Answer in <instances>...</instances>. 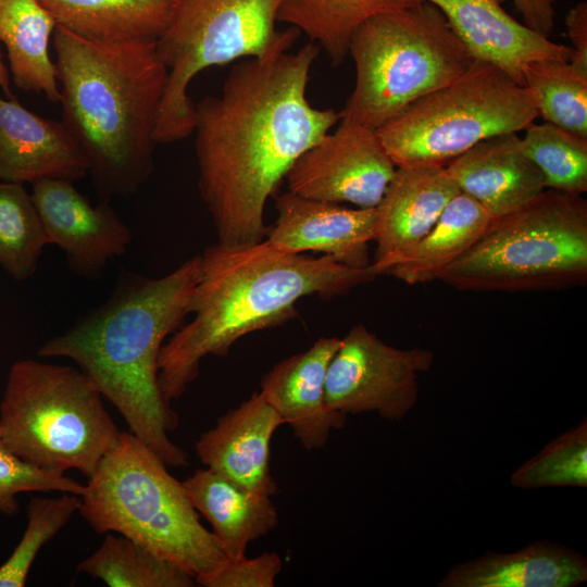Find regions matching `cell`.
I'll list each match as a JSON object with an SVG mask.
<instances>
[{"label": "cell", "instance_id": "12", "mask_svg": "<svg viewBox=\"0 0 587 587\" xmlns=\"http://www.w3.org/2000/svg\"><path fill=\"white\" fill-rule=\"evenodd\" d=\"M396 170L375 129L340 120L333 133L298 158L285 178L288 190L299 196L375 208Z\"/></svg>", "mask_w": 587, "mask_h": 587}, {"label": "cell", "instance_id": "4", "mask_svg": "<svg viewBox=\"0 0 587 587\" xmlns=\"http://www.w3.org/2000/svg\"><path fill=\"white\" fill-rule=\"evenodd\" d=\"M62 123L84 152L99 199L135 195L153 171L167 83L157 42H102L57 26Z\"/></svg>", "mask_w": 587, "mask_h": 587}, {"label": "cell", "instance_id": "15", "mask_svg": "<svg viewBox=\"0 0 587 587\" xmlns=\"http://www.w3.org/2000/svg\"><path fill=\"white\" fill-rule=\"evenodd\" d=\"M459 192L445 165L397 167L375 207L376 250L371 266L378 276L427 235Z\"/></svg>", "mask_w": 587, "mask_h": 587}, {"label": "cell", "instance_id": "2", "mask_svg": "<svg viewBox=\"0 0 587 587\" xmlns=\"http://www.w3.org/2000/svg\"><path fill=\"white\" fill-rule=\"evenodd\" d=\"M200 264L199 254L160 278L123 271L103 303L38 349L39 357L74 361L167 466L186 465L187 457L168 436L178 415L160 387L159 355L184 325Z\"/></svg>", "mask_w": 587, "mask_h": 587}, {"label": "cell", "instance_id": "3", "mask_svg": "<svg viewBox=\"0 0 587 587\" xmlns=\"http://www.w3.org/2000/svg\"><path fill=\"white\" fill-rule=\"evenodd\" d=\"M200 258L187 305L193 317L171 335L159 355V383L168 403L198 377L204 358L224 357L241 337L292 320L301 298L347 295L378 276L371 265L358 268L325 254L285 253L266 240L217 242Z\"/></svg>", "mask_w": 587, "mask_h": 587}, {"label": "cell", "instance_id": "8", "mask_svg": "<svg viewBox=\"0 0 587 587\" xmlns=\"http://www.w3.org/2000/svg\"><path fill=\"white\" fill-rule=\"evenodd\" d=\"M102 398L78 367L17 361L0 402V438L35 466L89 477L121 433Z\"/></svg>", "mask_w": 587, "mask_h": 587}, {"label": "cell", "instance_id": "19", "mask_svg": "<svg viewBox=\"0 0 587 587\" xmlns=\"http://www.w3.org/2000/svg\"><path fill=\"white\" fill-rule=\"evenodd\" d=\"M88 171L84 152L62 121L45 118L12 98L0 97V182H75Z\"/></svg>", "mask_w": 587, "mask_h": 587}, {"label": "cell", "instance_id": "9", "mask_svg": "<svg viewBox=\"0 0 587 587\" xmlns=\"http://www.w3.org/2000/svg\"><path fill=\"white\" fill-rule=\"evenodd\" d=\"M282 0H176L171 21L157 40L167 68L155 141L171 143L192 135L196 107L188 96L203 70L239 59L290 49L300 30H277Z\"/></svg>", "mask_w": 587, "mask_h": 587}, {"label": "cell", "instance_id": "20", "mask_svg": "<svg viewBox=\"0 0 587 587\" xmlns=\"http://www.w3.org/2000/svg\"><path fill=\"white\" fill-rule=\"evenodd\" d=\"M519 133L485 139L445 167L460 192L497 218L526 205L542 191L545 179L521 148Z\"/></svg>", "mask_w": 587, "mask_h": 587}, {"label": "cell", "instance_id": "31", "mask_svg": "<svg viewBox=\"0 0 587 587\" xmlns=\"http://www.w3.org/2000/svg\"><path fill=\"white\" fill-rule=\"evenodd\" d=\"M516 488L587 487V419L547 444L510 477Z\"/></svg>", "mask_w": 587, "mask_h": 587}, {"label": "cell", "instance_id": "10", "mask_svg": "<svg viewBox=\"0 0 587 587\" xmlns=\"http://www.w3.org/2000/svg\"><path fill=\"white\" fill-rule=\"evenodd\" d=\"M538 117L532 91L474 60L450 84L420 98L376 132L397 167L448 162L490 137L521 133Z\"/></svg>", "mask_w": 587, "mask_h": 587}, {"label": "cell", "instance_id": "25", "mask_svg": "<svg viewBox=\"0 0 587 587\" xmlns=\"http://www.w3.org/2000/svg\"><path fill=\"white\" fill-rule=\"evenodd\" d=\"M495 217L470 196L459 192L433 228L385 272L408 285L438 280L489 228Z\"/></svg>", "mask_w": 587, "mask_h": 587}, {"label": "cell", "instance_id": "17", "mask_svg": "<svg viewBox=\"0 0 587 587\" xmlns=\"http://www.w3.org/2000/svg\"><path fill=\"white\" fill-rule=\"evenodd\" d=\"M437 7L474 60L490 63L523 85V71L534 61H570L572 49L552 41L502 7L504 0H417ZM524 86V85H523Z\"/></svg>", "mask_w": 587, "mask_h": 587}, {"label": "cell", "instance_id": "24", "mask_svg": "<svg viewBox=\"0 0 587 587\" xmlns=\"http://www.w3.org/2000/svg\"><path fill=\"white\" fill-rule=\"evenodd\" d=\"M58 24L39 0H0V40L13 82L26 92L60 103V87L49 49Z\"/></svg>", "mask_w": 587, "mask_h": 587}, {"label": "cell", "instance_id": "6", "mask_svg": "<svg viewBox=\"0 0 587 587\" xmlns=\"http://www.w3.org/2000/svg\"><path fill=\"white\" fill-rule=\"evenodd\" d=\"M355 83L340 120L377 130L474 62L442 12L427 1L376 14L353 33Z\"/></svg>", "mask_w": 587, "mask_h": 587}, {"label": "cell", "instance_id": "1", "mask_svg": "<svg viewBox=\"0 0 587 587\" xmlns=\"http://www.w3.org/2000/svg\"><path fill=\"white\" fill-rule=\"evenodd\" d=\"M320 47L279 49L233 66L216 96L196 104L198 186L218 241L264 239V209L298 158L340 121L307 97Z\"/></svg>", "mask_w": 587, "mask_h": 587}, {"label": "cell", "instance_id": "14", "mask_svg": "<svg viewBox=\"0 0 587 587\" xmlns=\"http://www.w3.org/2000/svg\"><path fill=\"white\" fill-rule=\"evenodd\" d=\"M277 218L266 233L276 250L298 254L321 252L358 268L371 265L375 208H348L287 191L276 198Z\"/></svg>", "mask_w": 587, "mask_h": 587}, {"label": "cell", "instance_id": "34", "mask_svg": "<svg viewBox=\"0 0 587 587\" xmlns=\"http://www.w3.org/2000/svg\"><path fill=\"white\" fill-rule=\"evenodd\" d=\"M282 570L280 555L264 552L254 558L228 560L218 570L196 582L204 587H273Z\"/></svg>", "mask_w": 587, "mask_h": 587}, {"label": "cell", "instance_id": "29", "mask_svg": "<svg viewBox=\"0 0 587 587\" xmlns=\"http://www.w3.org/2000/svg\"><path fill=\"white\" fill-rule=\"evenodd\" d=\"M49 245L30 193L0 182V265L16 280L32 277Z\"/></svg>", "mask_w": 587, "mask_h": 587}, {"label": "cell", "instance_id": "13", "mask_svg": "<svg viewBox=\"0 0 587 587\" xmlns=\"http://www.w3.org/2000/svg\"><path fill=\"white\" fill-rule=\"evenodd\" d=\"M65 179H42L32 184V198L49 245L65 254L70 270L78 277H102L108 263L123 255L134 235L110 200L92 205Z\"/></svg>", "mask_w": 587, "mask_h": 587}, {"label": "cell", "instance_id": "37", "mask_svg": "<svg viewBox=\"0 0 587 587\" xmlns=\"http://www.w3.org/2000/svg\"><path fill=\"white\" fill-rule=\"evenodd\" d=\"M9 72H8V68L5 67L3 61H2V57H1V52H0V88L4 90V92L11 97V92H10V87H9Z\"/></svg>", "mask_w": 587, "mask_h": 587}, {"label": "cell", "instance_id": "5", "mask_svg": "<svg viewBox=\"0 0 587 587\" xmlns=\"http://www.w3.org/2000/svg\"><path fill=\"white\" fill-rule=\"evenodd\" d=\"M78 513L98 534L123 535L196 580L228 559L200 522L183 482L130 432H121L80 495Z\"/></svg>", "mask_w": 587, "mask_h": 587}, {"label": "cell", "instance_id": "33", "mask_svg": "<svg viewBox=\"0 0 587 587\" xmlns=\"http://www.w3.org/2000/svg\"><path fill=\"white\" fill-rule=\"evenodd\" d=\"M85 485L64 473L35 466L14 454L0 438V512L14 515L21 492H68L80 496Z\"/></svg>", "mask_w": 587, "mask_h": 587}, {"label": "cell", "instance_id": "7", "mask_svg": "<svg viewBox=\"0 0 587 587\" xmlns=\"http://www.w3.org/2000/svg\"><path fill=\"white\" fill-rule=\"evenodd\" d=\"M438 280L461 291H540L585 286L587 201L546 189L497 217Z\"/></svg>", "mask_w": 587, "mask_h": 587}, {"label": "cell", "instance_id": "36", "mask_svg": "<svg viewBox=\"0 0 587 587\" xmlns=\"http://www.w3.org/2000/svg\"><path fill=\"white\" fill-rule=\"evenodd\" d=\"M523 23L533 30L548 36L552 33L555 23L557 0H512Z\"/></svg>", "mask_w": 587, "mask_h": 587}, {"label": "cell", "instance_id": "22", "mask_svg": "<svg viewBox=\"0 0 587 587\" xmlns=\"http://www.w3.org/2000/svg\"><path fill=\"white\" fill-rule=\"evenodd\" d=\"M183 486L193 508L212 526L228 560L246 557L249 544L278 525L272 497L251 491L208 467L195 471Z\"/></svg>", "mask_w": 587, "mask_h": 587}, {"label": "cell", "instance_id": "18", "mask_svg": "<svg viewBox=\"0 0 587 587\" xmlns=\"http://www.w3.org/2000/svg\"><path fill=\"white\" fill-rule=\"evenodd\" d=\"M282 425V417L257 391L202 433L195 450L205 467L272 497L278 489L271 474V441Z\"/></svg>", "mask_w": 587, "mask_h": 587}, {"label": "cell", "instance_id": "28", "mask_svg": "<svg viewBox=\"0 0 587 587\" xmlns=\"http://www.w3.org/2000/svg\"><path fill=\"white\" fill-rule=\"evenodd\" d=\"M523 85L534 95L538 117L587 138V71L570 61L538 60L525 66Z\"/></svg>", "mask_w": 587, "mask_h": 587}, {"label": "cell", "instance_id": "23", "mask_svg": "<svg viewBox=\"0 0 587 587\" xmlns=\"http://www.w3.org/2000/svg\"><path fill=\"white\" fill-rule=\"evenodd\" d=\"M58 26L102 42H157L176 0H39Z\"/></svg>", "mask_w": 587, "mask_h": 587}, {"label": "cell", "instance_id": "16", "mask_svg": "<svg viewBox=\"0 0 587 587\" xmlns=\"http://www.w3.org/2000/svg\"><path fill=\"white\" fill-rule=\"evenodd\" d=\"M341 338H319L308 350L294 354L265 374L260 394L307 450L326 446L333 430L345 426L347 414L328 408L325 382L329 362Z\"/></svg>", "mask_w": 587, "mask_h": 587}, {"label": "cell", "instance_id": "35", "mask_svg": "<svg viewBox=\"0 0 587 587\" xmlns=\"http://www.w3.org/2000/svg\"><path fill=\"white\" fill-rule=\"evenodd\" d=\"M565 32L572 43L570 62L587 71V2L582 1L566 13Z\"/></svg>", "mask_w": 587, "mask_h": 587}, {"label": "cell", "instance_id": "27", "mask_svg": "<svg viewBox=\"0 0 587 587\" xmlns=\"http://www.w3.org/2000/svg\"><path fill=\"white\" fill-rule=\"evenodd\" d=\"M77 571L111 587H192L196 578L123 535H108Z\"/></svg>", "mask_w": 587, "mask_h": 587}, {"label": "cell", "instance_id": "32", "mask_svg": "<svg viewBox=\"0 0 587 587\" xmlns=\"http://www.w3.org/2000/svg\"><path fill=\"white\" fill-rule=\"evenodd\" d=\"M80 496L33 497L26 509L27 525L11 555L0 565V587H23L39 550L78 513Z\"/></svg>", "mask_w": 587, "mask_h": 587}, {"label": "cell", "instance_id": "11", "mask_svg": "<svg viewBox=\"0 0 587 587\" xmlns=\"http://www.w3.org/2000/svg\"><path fill=\"white\" fill-rule=\"evenodd\" d=\"M433 362L430 350L400 349L354 325L329 362L326 403L347 415L376 412L388 421L402 420L417 402L419 376Z\"/></svg>", "mask_w": 587, "mask_h": 587}, {"label": "cell", "instance_id": "26", "mask_svg": "<svg viewBox=\"0 0 587 587\" xmlns=\"http://www.w3.org/2000/svg\"><path fill=\"white\" fill-rule=\"evenodd\" d=\"M417 0H282L278 22L308 36L339 66L349 55L350 39L367 18L401 10Z\"/></svg>", "mask_w": 587, "mask_h": 587}, {"label": "cell", "instance_id": "30", "mask_svg": "<svg viewBox=\"0 0 587 587\" xmlns=\"http://www.w3.org/2000/svg\"><path fill=\"white\" fill-rule=\"evenodd\" d=\"M523 132L521 148L541 172L546 188L583 196L587 191V138L547 122H533Z\"/></svg>", "mask_w": 587, "mask_h": 587}, {"label": "cell", "instance_id": "21", "mask_svg": "<svg viewBox=\"0 0 587 587\" xmlns=\"http://www.w3.org/2000/svg\"><path fill=\"white\" fill-rule=\"evenodd\" d=\"M587 580V560L575 549L534 541L514 552L485 554L455 564L439 587H575Z\"/></svg>", "mask_w": 587, "mask_h": 587}]
</instances>
